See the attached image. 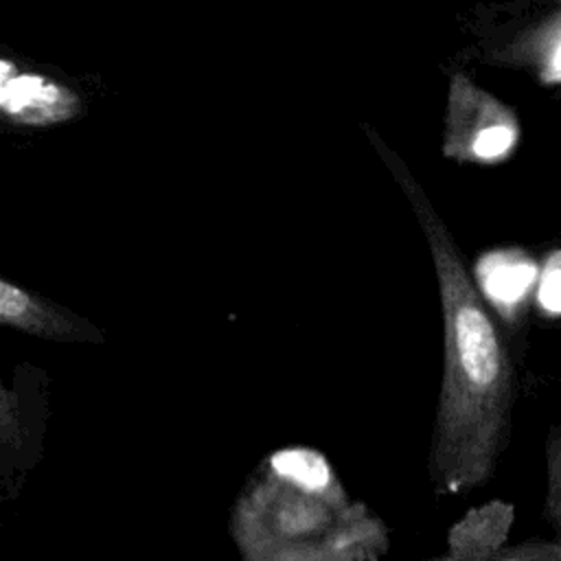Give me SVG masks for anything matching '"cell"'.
<instances>
[{
	"instance_id": "obj_1",
	"label": "cell",
	"mask_w": 561,
	"mask_h": 561,
	"mask_svg": "<svg viewBox=\"0 0 561 561\" xmlns=\"http://www.w3.org/2000/svg\"><path fill=\"white\" fill-rule=\"evenodd\" d=\"M373 147L405 193L427 239L443 311V381L430 451L436 493L484 484L504 449L513 370L500 331L462 254L423 186L373 129Z\"/></svg>"
},
{
	"instance_id": "obj_2",
	"label": "cell",
	"mask_w": 561,
	"mask_h": 561,
	"mask_svg": "<svg viewBox=\"0 0 561 561\" xmlns=\"http://www.w3.org/2000/svg\"><path fill=\"white\" fill-rule=\"evenodd\" d=\"M519 118L467 75L449 77L443 153L456 162L495 164L519 145Z\"/></svg>"
},
{
	"instance_id": "obj_3",
	"label": "cell",
	"mask_w": 561,
	"mask_h": 561,
	"mask_svg": "<svg viewBox=\"0 0 561 561\" xmlns=\"http://www.w3.org/2000/svg\"><path fill=\"white\" fill-rule=\"evenodd\" d=\"M0 68V110L15 125H57L79 114L81 101L68 85L20 70L9 59H2Z\"/></svg>"
},
{
	"instance_id": "obj_4",
	"label": "cell",
	"mask_w": 561,
	"mask_h": 561,
	"mask_svg": "<svg viewBox=\"0 0 561 561\" xmlns=\"http://www.w3.org/2000/svg\"><path fill=\"white\" fill-rule=\"evenodd\" d=\"M0 322L4 327L57 342H101V331L59 305L28 291L26 287L0 280Z\"/></svg>"
},
{
	"instance_id": "obj_5",
	"label": "cell",
	"mask_w": 561,
	"mask_h": 561,
	"mask_svg": "<svg viewBox=\"0 0 561 561\" xmlns=\"http://www.w3.org/2000/svg\"><path fill=\"white\" fill-rule=\"evenodd\" d=\"M515 506L504 500H491L469 508L447 533L449 561H489L506 548Z\"/></svg>"
},
{
	"instance_id": "obj_6",
	"label": "cell",
	"mask_w": 561,
	"mask_h": 561,
	"mask_svg": "<svg viewBox=\"0 0 561 561\" xmlns=\"http://www.w3.org/2000/svg\"><path fill=\"white\" fill-rule=\"evenodd\" d=\"M497 57L533 72L546 85H561V9L517 33Z\"/></svg>"
},
{
	"instance_id": "obj_7",
	"label": "cell",
	"mask_w": 561,
	"mask_h": 561,
	"mask_svg": "<svg viewBox=\"0 0 561 561\" xmlns=\"http://www.w3.org/2000/svg\"><path fill=\"white\" fill-rule=\"evenodd\" d=\"M535 274V263L519 250H493L476 265L478 289L504 311L526 296Z\"/></svg>"
},
{
	"instance_id": "obj_8",
	"label": "cell",
	"mask_w": 561,
	"mask_h": 561,
	"mask_svg": "<svg viewBox=\"0 0 561 561\" xmlns=\"http://www.w3.org/2000/svg\"><path fill=\"white\" fill-rule=\"evenodd\" d=\"M2 414H0V430H2V478L4 486L9 489L13 482H18L24 476V469L28 467L26 460V445L31 443L26 434V416L18 397V390L2 388Z\"/></svg>"
},
{
	"instance_id": "obj_9",
	"label": "cell",
	"mask_w": 561,
	"mask_h": 561,
	"mask_svg": "<svg viewBox=\"0 0 561 561\" xmlns=\"http://www.w3.org/2000/svg\"><path fill=\"white\" fill-rule=\"evenodd\" d=\"M546 469H548V489L543 502V517L561 539V427L550 430L546 440Z\"/></svg>"
},
{
	"instance_id": "obj_10",
	"label": "cell",
	"mask_w": 561,
	"mask_h": 561,
	"mask_svg": "<svg viewBox=\"0 0 561 561\" xmlns=\"http://www.w3.org/2000/svg\"><path fill=\"white\" fill-rule=\"evenodd\" d=\"M430 561H449L447 557H436ZM489 561H561V539H528L517 546H506Z\"/></svg>"
},
{
	"instance_id": "obj_11",
	"label": "cell",
	"mask_w": 561,
	"mask_h": 561,
	"mask_svg": "<svg viewBox=\"0 0 561 561\" xmlns=\"http://www.w3.org/2000/svg\"><path fill=\"white\" fill-rule=\"evenodd\" d=\"M537 302L546 313L561 316V250L552 252L541 270Z\"/></svg>"
}]
</instances>
